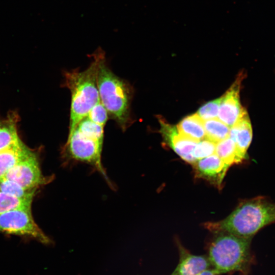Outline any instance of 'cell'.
Wrapping results in <instances>:
<instances>
[{"label": "cell", "instance_id": "1", "mask_svg": "<svg viewBox=\"0 0 275 275\" xmlns=\"http://www.w3.org/2000/svg\"><path fill=\"white\" fill-rule=\"evenodd\" d=\"M275 223V202L258 196L241 202L226 218L206 224V227L215 233H226L248 239L262 228Z\"/></svg>", "mask_w": 275, "mask_h": 275}, {"label": "cell", "instance_id": "2", "mask_svg": "<svg viewBox=\"0 0 275 275\" xmlns=\"http://www.w3.org/2000/svg\"><path fill=\"white\" fill-rule=\"evenodd\" d=\"M101 49L92 54V61L86 69L64 72V86L69 90L71 98L68 136L100 100L97 78Z\"/></svg>", "mask_w": 275, "mask_h": 275}, {"label": "cell", "instance_id": "3", "mask_svg": "<svg viewBox=\"0 0 275 275\" xmlns=\"http://www.w3.org/2000/svg\"><path fill=\"white\" fill-rule=\"evenodd\" d=\"M97 81L100 101L108 116L123 131L126 130L133 123L130 106L133 90L128 82L116 75L109 68L102 48Z\"/></svg>", "mask_w": 275, "mask_h": 275}, {"label": "cell", "instance_id": "4", "mask_svg": "<svg viewBox=\"0 0 275 275\" xmlns=\"http://www.w3.org/2000/svg\"><path fill=\"white\" fill-rule=\"evenodd\" d=\"M217 234L208 250L212 268L219 274L234 272L247 274L253 261L252 239L226 233Z\"/></svg>", "mask_w": 275, "mask_h": 275}, {"label": "cell", "instance_id": "5", "mask_svg": "<svg viewBox=\"0 0 275 275\" xmlns=\"http://www.w3.org/2000/svg\"><path fill=\"white\" fill-rule=\"evenodd\" d=\"M103 139L75 128L68 135L61 150L65 165L77 162L87 163L100 173L109 183L102 163Z\"/></svg>", "mask_w": 275, "mask_h": 275}, {"label": "cell", "instance_id": "6", "mask_svg": "<svg viewBox=\"0 0 275 275\" xmlns=\"http://www.w3.org/2000/svg\"><path fill=\"white\" fill-rule=\"evenodd\" d=\"M0 232L31 238L44 244L51 242L34 221L31 209H17L0 214Z\"/></svg>", "mask_w": 275, "mask_h": 275}, {"label": "cell", "instance_id": "7", "mask_svg": "<svg viewBox=\"0 0 275 275\" xmlns=\"http://www.w3.org/2000/svg\"><path fill=\"white\" fill-rule=\"evenodd\" d=\"M0 177L14 181L27 189L37 188L49 183L53 179L52 176L46 177L42 174L36 153L19 162Z\"/></svg>", "mask_w": 275, "mask_h": 275}, {"label": "cell", "instance_id": "8", "mask_svg": "<svg viewBox=\"0 0 275 275\" xmlns=\"http://www.w3.org/2000/svg\"><path fill=\"white\" fill-rule=\"evenodd\" d=\"M245 73L241 71L221 97L218 119L231 128L246 111L241 104L240 91Z\"/></svg>", "mask_w": 275, "mask_h": 275}, {"label": "cell", "instance_id": "9", "mask_svg": "<svg viewBox=\"0 0 275 275\" xmlns=\"http://www.w3.org/2000/svg\"><path fill=\"white\" fill-rule=\"evenodd\" d=\"M158 120L160 125V132L167 143L182 159L193 164L196 160L193 156V152L198 142L181 134L177 127L170 124L160 116Z\"/></svg>", "mask_w": 275, "mask_h": 275}, {"label": "cell", "instance_id": "10", "mask_svg": "<svg viewBox=\"0 0 275 275\" xmlns=\"http://www.w3.org/2000/svg\"><path fill=\"white\" fill-rule=\"evenodd\" d=\"M193 165L196 177L205 179L218 188L230 167L215 153L197 160Z\"/></svg>", "mask_w": 275, "mask_h": 275}, {"label": "cell", "instance_id": "11", "mask_svg": "<svg viewBox=\"0 0 275 275\" xmlns=\"http://www.w3.org/2000/svg\"><path fill=\"white\" fill-rule=\"evenodd\" d=\"M179 263L171 275H197L212 268L208 256L191 254L178 242Z\"/></svg>", "mask_w": 275, "mask_h": 275}, {"label": "cell", "instance_id": "12", "mask_svg": "<svg viewBox=\"0 0 275 275\" xmlns=\"http://www.w3.org/2000/svg\"><path fill=\"white\" fill-rule=\"evenodd\" d=\"M229 136L234 142L241 156L244 159L247 158L246 152L253 137L252 124L247 111L230 128Z\"/></svg>", "mask_w": 275, "mask_h": 275}, {"label": "cell", "instance_id": "13", "mask_svg": "<svg viewBox=\"0 0 275 275\" xmlns=\"http://www.w3.org/2000/svg\"><path fill=\"white\" fill-rule=\"evenodd\" d=\"M35 153L21 141L17 144L0 152V176L5 174L19 162Z\"/></svg>", "mask_w": 275, "mask_h": 275}, {"label": "cell", "instance_id": "14", "mask_svg": "<svg viewBox=\"0 0 275 275\" xmlns=\"http://www.w3.org/2000/svg\"><path fill=\"white\" fill-rule=\"evenodd\" d=\"M18 119L17 114L12 112L0 121V152L21 141L17 132Z\"/></svg>", "mask_w": 275, "mask_h": 275}, {"label": "cell", "instance_id": "15", "mask_svg": "<svg viewBox=\"0 0 275 275\" xmlns=\"http://www.w3.org/2000/svg\"><path fill=\"white\" fill-rule=\"evenodd\" d=\"M177 128L180 133L195 141L199 142L205 138L203 120L197 113L184 118Z\"/></svg>", "mask_w": 275, "mask_h": 275}, {"label": "cell", "instance_id": "16", "mask_svg": "<svg viewBox=\"0 0 275 275\" xmlns=\"http://www.w3.org/2000/svg\"><path fill=\"white\" fill-rule=\"evenodd\" d=\"M215 153L229 166L245 160L239 154L234 142L230 136L216 144Z\"/></svg>", "mask_w": 275, "mask_h": 275}, {"label": "cell", "instance_id": "17", "mask_svg": "<svg viewBox=\"0 0 275 275\" xmlns=\"http://www.w3.org/2000/svg\"><path fill=\"white\" fill-rule=\"evenodd\" d=\"M205 138L215 143L229 136L230 128L218 118L203 121Z\"/></svg>", "mask_w": 275, "mask_h": 275}, {"label": "cell", "instance_id": "18", "mask_svg": "<svg viewBox=\"0 0 275 275\" xmlns=\"http://www.w3.org/2000/svg\"><path fill=\"white\" fill-rule=\"evenodd\" d=\"M32 199L19 198L0 191V214L17 209H31Z\"/></svg>", "mask_w": 275, "mask_h": 275}, {"label": "cell", "instance_id": "19", "mask_svg": "<svg viewBox=\"0 0 275 275\" xmlns=\"http://www.w3.org/2000/svg\"><path fill=\"white\" fill-rule=\"evenodd\" d=\"M1 191L22 199H33L37 188L27 189L17 183L0 177Z\"/></svg>", "mask_w": 275, "mask_h": 275}, {"label": "cell", "instance_id": "20", "mask_svg": "<svg viewBox=\"0 0 275 275\" xmlns=\"http://www.w3.org/2000/svg\"><path fill=\"white\" fill-rule=\"evenodd\" d=\"M215 148L216 143L205 138L197 143L193 152V156L197 161L215 153Z\"/></svg>", "mask_w": 275, "mask_h": 275}, {"label": "cell", "instance_id": "21", "mask_svg": "<svg viewBox=\"0 0 275 275\" xmlns=\"http://www.w3.org/2000/svg\"><path fill=\"white\" fill-rule=\"evenodd\" d=\"M221 97L207 102L198 111L197 114L204 120L216 118L218 116Z\"/></svg>", "mask_w": 275, "mask_h": 275}, {"label": "cell", "instance_id": "22", "mask_svg": "<svg viewBox=\"0 0 275 275\" xmlns=\"http://www.w3.org/2000/svg\"><path fill=\"white\" fill-rule=\"evenodd\" d=\"M86 117L94 123L104 127L108 120V114L100 100L91 108Z\"/></svg>", "mask_w": 275, "mask_h": 275}, {"label": "cell", "instance_id": "23", "mask_svg": "<svg viewBox=\"0 0 275 275\" xmlns=\"http://www.w3.org/2000/svg\"><path fill=\"white\" fill-rule=\"evenodd\" d=\"M197 275H219V274L213 268L206 269Z\"/></svg>", "mask_w": 275, "mask_h": 275}, {"label": "cell", "instance_id": "24", "mask_svg": "<svg viewBox=\"0 0 275 275\" xmlns=\"http://www.w3.org/2000/svg\"><path fill=\"white\" fill-rule=\"evenodd\" d=\"M0 191H1V190H0Z\"/></svg>", "mask_w": 275, "mask_h": 275}]
</instances>
